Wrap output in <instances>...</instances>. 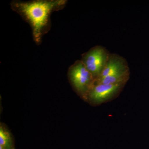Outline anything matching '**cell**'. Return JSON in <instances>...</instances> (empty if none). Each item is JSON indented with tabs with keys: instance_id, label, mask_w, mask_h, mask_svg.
I'll list each match as a JSON object with an SVG mask.
<instances>
[{
	"instance_id": "ba28073f",
	"label": "cell",
	"mask_w": 149,
	"mask_h": 149,
	"mask_svg": "<svg viewBox=\"0 0 149 149\" xmlns=\"http://www.w3.org/2000/svg\"><path fill=\"white\" fill-rule=\"evenodd\" d=\"M13 149H15V148Z\"/></svg>"
},
{
	"instance_id": "7a4b0ae2",
	"label": "cell",
	"mask_w": 149,
	"mask_h": 149,
	"mask_svg": "<svg viewBox=\"0 0 149 149\" xmlns=\"http://www.w3.org/2000/svg\"><path fill=\"white\" fill-rule=\"evenodd\" d=\"M69 77L75 91L85 100L87 101L88 95L96 80L81 60L75 62L70 68Z\"/></svg>"
},
{
	"instance_id": "277c9868",
	"label": "cell",
	"mask_w": 149,
	"mask_h": 149,
	"mask_svg": "<svg viewBox=\"0 0 149 149\" xmlns=\"http://www.w3.org/2000/svg\"><path fill=\"white\" fill-rule=\"evenodd\" d=\"M125 84H95L88 95L87 101L99 105L113 100L118 96Z\"/></svg>"
},
{
	"instance_id": "5b68a950",
	"label": "cell",
	"mask_w": 149,
	"mask_h": 149,
	"mask_svg": "<svg viewBox=\"0 0 149 149\" xmlns=\"http://www.w3.org/2000/svg\"><path fill=\"white\" fill-rule=\"evenodd\" d=\"M128 70L130 69L127 61L124 58L117 54H110L100 76L96 81Z\"/></svg>"
},
{
	"instance_id": "3957f363",
	"label": "cell",
	"mask_w": 149,
	"mask_h": 149,
	"mask_svg": "<svg viewBox=\"0 0 149 149\" xmlns=\"http://www.w3.org/2000/svg\"><path fill=\"white\" fill-rule=\"evenodd\" d=\"M110 54L109 52L102 46H96L82 55L81 61L95 80L100 76Z\"/></svg>"
},
{
	"instance_id": "52a82bcc",
	"label": "cell",
	"mask_w": 149,
	"mask_h": 149,
	"mask_svg": "<svg viewBox=\"0 0 149 149\" xmlns=\"http://www.w3.org/2000/svg\"><path fill=\"white\" fill-rule=\"evenodd\" d=\"M0 146L6 149L15 148L12 136L8 129L1 123L0 126Z\"/></svg>"
},
{
	"instance_id": "6da1fadb",
	"label": "cell",
	"mask_w": 149,
	"mask_h": 149,
	"mask_svg": "<svg viewBox=\"0 0 149 149\" xmlns=\"http://www.w3.org/2000/svg\"><path fill=\"white\" fill-rule=\"evenodd\" d=\"M62 1H37L17 4L19 10L28 19L33 28L35 40L39 41L41 31L48 22L50 13Z\"/></svg>"
},
{
	"instance_id": "8992f818",
	"label": "cell",
	"mask_w": 149,
	"mask_h": 149,
	"mask_svg": "<svg viewBox=\"0 0 149 149\" xmlns=\"http://www.w3.org/2000/svg\"><path fill=\"white\" fill-rule=\"evenodd\" d=\"M130 70L110 75L96 81L95 84H126L130 78Z\"/></svg>"
}]
</instances>
